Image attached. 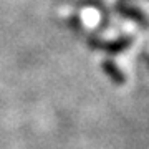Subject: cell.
<instances>
[{
  "label": "cell",
  "instance_id": "6da1fadb",
  "mask_svg": "<svg viewBox=\"0 0 149 149\" xmlns=\"http://www.w3.org/2000/svg\"><path fill=\"white\" fill-rule=\"evenodd\" d=\"M85 42L88 45V48H91V50H98V52H103V53H108V55H119L123 52H126L134 43V37L123 35L116 40H103L96 33L90 32L85 37Z\"/></svg>",
  "mask_w": 149,
  "mask_h": 149
},
{
  "label": "cell",
  "instance_id": "7a4b0ae2",
  "mask_svg": "<svg viewBox=\"0 0 149 149\" xmlns=\"http://www.w3.org/2000/svg\"><path fill=\"white\" fill-rule=\"evenodd\" d=\"M114 10H116L121 17H124V18L134 22L138 27L149 28V15L148 13H144L139 7L131 5V3H128V2H119V0H118L116 5H114Z\"/></svg>",
  "mask_w": 149,
  "mask_h": 149
},
{
  "label": "cell",
  "instance_id": "3957f363",
  "mask_svg": "<svg viewBox=\"0 0 149 149\" xmlns=\"http://www.w3.org/2000/svg\"><path fill=\"white\" fill-rule=\"evenodd\" d=\"M60 3L71 7V8H95L100 15H109L104 0H60Z\"/></svg>",
  "mask_w": 149,
  "mask_h": 149
},
{
  "label": "cell",
  "instance_id": "277c9868",
  "mask_svg": "<svg viewBox=\"0 0 149 149\" xmlns=\"http://www.w3.org/2000/svg\"><path fill=\"white\" fill-rule=\"evenodd\" d=\"M101 68H103V71H104V74H106L114 85H124V83H126V74H124V71H123L113 60H103Z\"/></svg>",
  "mask_w": 149,
  "mask_h": 149
},
{
  "label": "cell",
  "instance_id": "5b68a950",
  "mask_svg": "<svg viewBox=\"0 0 149 149\" xmlns=\"http://www.w3.org/2000/svg\"><path fill=\"white\" fill-rule=\"evenodd\" d=\"M63 20V25L66 28H68L70 32H73L76 33V35H88V30L85 28V25H83V22H81V18L78 15H68V17H65V18H61Z\"/></svg>",
  "mask_w": 149,
  "mask_h": 149
},
{
  "label": "cell",
  "instance_id": "8992f818",
  "mask_svg": "<svg viewBox=\"0 0 149 149\" xmlns=\"http://www.w3.org/2000/svg\"><path fill=\"white\" fill-rule=\"evenodd\" d=\"M143 56H144V61H146V65H148V68H149V52L143 53Z\"/></svg>",
  "mask_w": 149,
  "mask_h": 149
},
{
  "label": "cell",
  "instance_id": "52a82bcc",
  "mask_svg": "<svg viewBox=\"0 0 149 149\" xmlns=\"http://www.w3.org/2000/svg\"><path fill=\"white\" fill-rule=\"evenodd\" d=\"M119 2H128V0H119Z\"/></svg>",
  "mask_w": 149,
  "mask_h": 149
}]
</instances>
